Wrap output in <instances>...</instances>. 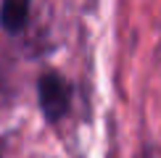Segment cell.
I'll list each match as a JSON object with an SVG mask.
<instances>
[{"instance_id": "7a4b0ae2", "label": "cell", "mask_w": 161, "mask_h": 158, "mask_svg": "<svg viewBox=\"0 0 161 158\" xmlns=\"http://www.w3.org/2000/svg\"><path fill=\"white\" fill-rule=\"evenodd\" d=\"M29 5H32V0H3V5H0V26L5 32H11V34H19L26 26Z\"/></svg>"}, {"instance_id": "6da1fadb", "label": "cell", "mask_w": 161, "mask_h": 158, "mask_svg": "<svg viewBox=\"0 0 161 158\" xmlns=\"http://www.w3.org/2000/svg\"><path fill=\"white\" fill-rule=\"evenodd\" d=\"M37 97H40V108H42L45 118H48L50 124H58L66 113H69L71 87H69V82H66L61 74L48 71V74H42L40 82H37Z\"/></svg>"}]
</instances>
